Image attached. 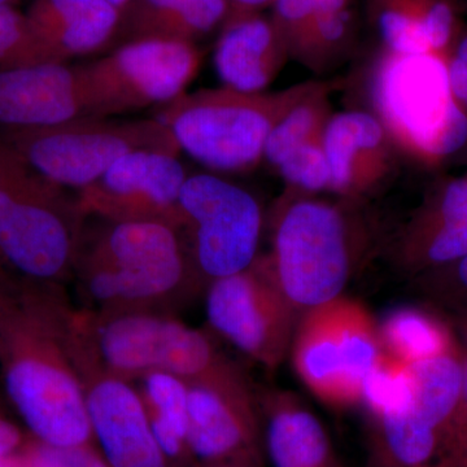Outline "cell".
Here are the masks:
<instances>
[{
    "instance_id": "cell-24",
    "label": "cell",
    "mask_w": 467,
    "mask_h": 467,
    "mask_svg": "<svg viewBox=\"0 0 467 467\" xmlns=\"http://www.w3.org/2000/svg\"><path fill=\"white\" fill-rule=\"evenodd\" d=\"M413 383L411 410L444 439L462 395V359L453 353L409 365Z\"/></svg>"
},
{
    "instance_id": "cell-29",
    "label": "cell",
    "mask_w": 467,
    "mask_h": 467,
    "mask_svg": "<svg viewBox=\"0 0 467 467\" xmlns=\"http://www.w3.org/2000/svg\"><path fill=\"white\" fill-rule=\"evenodd\" d=\"M353 5L326 9L301 33L290 57L313 69H322L339 57L352 41L355 30Z\"/></svg>"
},
{
    "instance_id": "cell-15",
    "label": "cell",
    "mask_w": 467,
    "mask_h": 467,
    "mask_svg": "<svg viewBox=\"0 0 467 467\" xmlns=\"http://www.w3.org/2000/svg\"><path fill=\"white\" fill-rule=\"evenodd\" d=\"M187 384V448L207 462L252 457L259 430V407L241 368Z\"/></svg>"
},
{
    "instance_id": "cell-11",
    "label": "cell",
    "mask_w": 467,
    "mask_h": 467,
    "mask_svg": "<svg viewBox=\"0 0 467 467\" xmlns=\"http://www.w3.org/2000/svg\"><path fill=\"white\" fill-rule=\"evenodd\" d=\"M202 54L192 43H128L76 66L85 117H113L169 103L186 92Z\"/></svg>"
},
{
    "instance_id": "cell-25",
    "label": "cell",
    "mask_w": 467,
    "mask_h": 467,
    "mask_svg": "<svg viewBox=\"0 0 467 467\" xmlns=\"http://www.w3.org/2000/svg\"><path fill=\"white\" fill-rule=\"evenodd\" d=\"M138 380L160 450L167 459H175L187 448L189 384L165 371H150Z\"/></svg>"
},
{
    "instance_id": "cell-9",
    "label": "cell",
    "mask_w": 467,
    "mask_h": 467,
    "mask_svg": "<svg viewBox=\"0 0 467 467\" xmlns=\"http://www.w3.org/2000/svg\"><path fill=\"white\" fill-rule=\"evenodd\" d=\"M382 352L376 319L342 295L301 313L288 356L319 401L346 409L359 405L362 383Z\"/></svg>"
},
{
    "instance_id": "cell-4",
    "label": "cell",
    "mask_w": 467,
    "mask_h": 467,
    "mask_svg": "<svg viewBox=\"0 0 467 467\" xmlns=\"http://www.w3.org/2000/svg\"><path fill=\"white\" fill-rule=\"evenodd\" d=\"M359 202L295 192L276 209L272 252L276 284L300 313L342 296L364 254Z\"/></svg>"
},
{
    "instance_id": "cell-43",
    "label": "cell",
    "mask_w": 467,
    "mask_h": 467,
    "mask_svg": "<svg viewBox=\"0 0 467 467\" xmlns=\"http://www.w3.org/2000/svg\"><path fill=\"white\" fill-rule=\"evenodd\" d=\"M20 0H0V7H5V5H16Z\"/></svg>"
},
{
    "instance_id": "cell-2",
    "label": "cell",
    "mask_w": 467,
    "mask_h": 467,
    "mask_svg": "<svg viewBox=\"0 0 467 467\" xmlns=\"http://www.w3.org/2000/svg\"><path fill=\"white\" fill-rule=\"evenodd\" d=\"M94 218H86L73 270L86 309L169 312L202 285L180 230Z\"/></svg>"
},
{
    "instance_id": "cell-1",
    "label": "cell",
    "mask_w": 467,
    "mask_h": 467,
    "mask_svg": "<svg viewBox=\"0 0 467 467\" xmlns=\"http://www.w3.org/2000/svg\"><path fill=\"white\" fill-rule=\"evenodd\" d=\"M63 287L11 282L0 315V370L9 401L36 441L88 444L91 427Z\"/></svg>"
},
{
    "instance_id": "cell-27",
    "label": "cell",
    "mask_w": 467,
    "mask_h": 467,
    "mask_svg": "<svg viewBox=\"0 0 467 467\" xmlns=\"http://www.w3.org/2000/svg\"><path fill=\"white\" fill-rule=\"evenodd\" d=\"M331 90L333 86L318 82L279 119L269 134L264 150V158L269 164L278 168L295 150L324 138L326 126L333 117L328 100Z\"/></svg>"
},
{
    "instance_id": "cell-46",
    "label": "cell",
    "mask_w": 467,
    "mask_h": 467,
    "mask_svg": "<svg viewBox=\"0 0 467 467\" xmlns=\"http://www.w3.org/2000/svg\"><path fill=\"white\" fill-rule=\"evenodd\" d=\"M229 467H239V466H229Z\"/></svg>"
},
{
    "instance_id": "cell-12",
    "label": "cell",
    "mask_w": 467,
    "mask_h": 467,
    "mask_svg": "<svg viewBox=\"0 0 467 467\" xmlns=\"http://www.w3.org/2000/svg\"><path fill=\"white\" fill-rule=\"evenodd\" d=\"M207 287L212 330L264 368H278L290 353L301 313L276 284L266 254Z\"/></svg>"
},
{
    "instance_id": "cell-44",
    "label": "cell",
    "mask_w": 467,
    "mask_h": 467,
    "mask_svg": "<svg viewBox=\"0 0 467 467\" xmlns=\"http://www.w3.org/2000/svg\"><path fill=\"white\" fill-rule=\"evenodd\" d=\"M0 275H5V273L3 272L2 266H0Z\"/></svg>"
},
{
    "instance_id": "cell-14",
    "label": "cell",
    "mask_w": 467,
    "mask_h": 467,
    "mask_svg": "<svg viewBox=\"0 0 467 467\" xmlns=\"http://www.w3.org/2000/svg\"><path fill=\"white\" fill-rule=\"evenodd\" d=\"M70 337L91 434L99 441L104 459L110 467H167L140 389L101 368L73 326Z\"/></svg>"
},
{
    "instance_id": "cell-42",
    "label": "cell",
    "mask_w": 467,
    "mask_h": 467,
    "mask_svg": "<svg viewBox=\"0 0 467 467\" xmlns=\"http://www.w3.org/2000/svg\"><path fill=\"white\" fill-rule=\"evenodd\" d=\"M106 2H109V5H113V7L121 9L122 7H124L126 3L129 2V0H106Z\"/></svg>"
},
{
    "instance_id": "cell-8",
    "label": "cell",
    "mask_w": 467,
    "mask_h": 467,
    "mask_svg": "<svg viewBox=\"0 0 467 467\" xmlns=\"http://www.w3.org/2000/svg\"><path fill=\"white\" fill-rule=\"evenodd\" d=\"M91 337L104 370L129 382L150 371L201 382L239 368L207 334L161 310L100 313Z\"/></svg>"
},
{
    "instance_id": "cell-3",
    "label": "cell",
    "mask_w": 467,
    "mask_h": 467,
    "mask_svg": "<svg viewBox=\"0 0 467 467\" xmlns=\"http://www.w3.org/2000/svg\"><path fill=\"white\" fill-rule=\"evenodd\" d=\"M86 218L66 187L0 142V266L11 281L63 287L73 278Z\"/></svg>"
},
{
    "instance_id": "cell-33",
    "label": "cell",
    "mask_w": 467,
    "mask_h": 467,
    "mask_svg": "<svg viewBox=\"0 0 467 467\" xmlns=\"http://www.w3.org/2000/svg\"><path fill=\"white\" fill-rule=\"evenodd\" d=\"M21 454L27 467H110L103 456L92 450L90 442L54 445L36 439Z\"/></svg>"
},
{
    "instance_id": "cell-30",
    "label": "cell",
    "mask_w": 467,
    "mask_h": 467,
    "mask_svg": "<svg viewBox=\"0 0 467 467\" xmlns=\"http://www.w3.org/2000/svg\"><path fill=\"white\" fill-rule=\"evenodd\" d=\"M359 404L376 420L410 409L413 383L409 365L382 352L362 383Z\"/></svg>"
},
{
    "instance_id": "cell-7",
    "label": "cell",
    "mask_w": 467,
    "mask_h": 467,
    "mask_svg": "<svg viewBox=\"0 0 467 467\" xmlns=\"http://www.w3.org/2000/svg\"><path fill=\"white\" fill-rule=\"evenodd\" d=\"M0 142L51 182L77 190L129 153L181 152L174 135L158 119L86 116L42 128H0Z\"/></svg>"
},
{
    "instance_id": "cell-28",
    "label": "cell",
    "mask_w": 467,
    "mask_h": 467,
    "mask_svg": "<svg viewBox=\"0 0 467 467\" xmlns=\"http://www.w3.org/2000/svg\"><path fill=\"white\" fill-rule=\"evenodd\" d=\"M379 453L400 467H434L441 454V436L411 409L376 420Z\"/></svg>"
},
{
    "instance_id": "cell-37",
    "label": "cell",
    "mask_w": 467,
    "mask_h": 467,
    "mask_svg": "<svg viewBox=\"0 0 467 467\" xmlns=\"http://www.w3.org/2000/svg\"><path fill=\"white\" fill-rule=\"evenodd\" d=\"M20 444L21 434L16 426L0 417V456L14 453Z\"/></svg>"
},
{
    "instance_id": "cell-26",
    "label": "cell",
    "mask_w": 467,
    "mask_h": 467,
    "mask_svg": "<svg viewBox=\"0 0 467 467\" xmlns=\"http://www.w3.org/2000/svg\"><path fill=\"white\" fill-rule=\"evenodd\" d=\"M378 334L383 352L404 364L451 353L445 328L429 313L414 306L389 310L378 322Z\"/></svg>"
},
{
    "instance_id": "cell-13",
    "label": "cell",
    "mask_w": 467,
    "mask_h": 467,
    "mask_svg": "<svg viewBox=\"0 0 467 467\" xmlns=\"http://www.w3.org/2000/svg\"><path fill=\"white\" fill-rule=\"evenodd\" d=\"M187 173L178 156L138 150L117 160L97 181L78 190L86 217L117 223H159L180 230V198Z\"/></svg>"
},
{
    "instance_id": "cell-40",
    "label": "cell",
    "mask_w": 467,
    "mask_h": 467,
    "mask_svg": "<svg viewBox=\"0 0 467 467\" xmlns=\"http://www.w3.org/2000/svg\"><path fill=\"white\" fill-rule=\"evenodd\" d=\"M9 284H11V281L7 276L0 275V315H2L5 303H7Z\"/></svg>"
},
{
    "instance_id": "cell-39",
    "label": "cell",
    "mask_w": 467,
    "mask_h": 467,
    "mask_svg": "<svg viewBox=\"0 0 467 467\" xmlns=\"http://www.w3.org/2000/svg\"><path fill=\"white\" fill-rule=\"evenodd\" d=\"M0 467H27L23 454L9 453L0 456Z\"/></svg>"
},
{
    "instance_id": "cell-21",
    "label": "cell",
    "mask_w": 467,
    "mask_h": 467,
    "mask_svg": "<svg viewBox=\"0 0 467 467\" xmlns=\"http://www.w3.org/2000/svg\"><path fill=\"white\" fill-rule=\"evenodd\" d=\"M288 52L270 17L261 14L229 17L221 27L214 66L223 86L263 92L281 72Z\"/></svg>"
},
{
    "instance_id": "cell-45",
    "label": "cell",
    "mask_w": 467,
    "mask_h": 467,
    "mask_svg": "<svg viewBox=\"0 0 467 467\" xmlns=\"http://www.w3.org/2000/svg\"><path fill=\"white\" fill-rule=\"evenodd\" d=\"M334 467H340L339 465H335Z\"/></svg>"
},
{
    "instance_id": "cell-47",
    "label": "cell",
    "mask_w": 467,
    "mask_h": 467,
    "mask_svg": "<svg viewBox=\"0 0 467 467\" xmlns=\"http://www.w3.org/2000/svg\"><path fill=\"white\" fill-rule=\"evenodd\" d=\"M463 2H466V3H467V0H463Z\"/></svg>"
},
{
    "instance_id": "cell-32",
    "label": "cell",
    "mask_w": 467,
    "mask_h": 467,
    "mask_svg": "<svg viewBox=\"0 0 467 467\" xmlns=\"http://www.w3.org/2000/svg\"><path fill=\"white\" fill-rule=\"evenodd\" d=\"M353 3L355 0H275L270 20L290 57L301 33L313 18L326 9L353 5Z\"/></svg>"
},
{
    "instance_id": "cell-34",
    "label": "cell",
    "mask_w": 467,
    "mask_h": 467,
    "mask_svg": "<svg viewBox=\"0 0 467 467\" xmlns=\"http://www.w3.org/2000/svg\"><path fill=\"white\" fill-rule=\"evenodd\" d=\"M29 32L26 14L15 5L0 7V69L26 66Z\"/></svg>"
},
{
    "instance_id": "cell-10",
    "label": "cell",
    "mask_w": 467,
    "mask_h": 467,
    "mask_svg": "<svg viewBox=\"0 0 467 467\" xmlns=\"http://www.w3.org/2000/svg\"><path fill=\"white\" fill-rule=\"evenodd\" d=\"M180 205L181 235L202 285L257 259L263 212L247 190L217 175H187Z\"/></svg>"
},
{
    "instance_id": "cell-18",
    "label": "cell",
    "mask_w": 467,
    "mask_h": 467,
    "mask_svg": "<svg viewBox=\"0 0 467 467\" xmlns=\"http://www.w3.org/2000/svg\"><path fill=\"white\" fill-rule=\"evenodd\" d=\"M395 263L418 272L451 265L467 254V177L442 181L396 234Z\"/></svg>"
},
{
    "instance_id": "cell-38",
    "label": "cell",
    "mask_w": 467,
    "mask_h": 467,
    "mask_svg": "<svg viewBox=\"0 0 467 467\" xmlns=\"http://www.w3.org/2000/svg\"><path fill=\"white\" fill-rule=\"evenodd\" d=\"M451 265H454V275H456L457 282L467 292V254Z\"/></svg>"
},
{
    "instance_id": "cell-5",
    "label": "cell",
    "mask_w": 467,
    "mask_h": 467,
    "mask_svg": "<svg viewBox=\"0 0 467 467\" xmlns=\"http://www.w3.org/2000/svg\"><path fill=\"white\" fill-rule=\"evenodd\" d=\"M318 82L276 92H243L223 86L183 92L164 104L156 119L181 150L216 171H242L264 158L273 128Z\"/></svg>"
},
{
    "instance_id": "cell-36",
    "label": "cell",
    "mask_w": 467,
    "mask_h": 467,
    "mask_svg": "<svg viewBox=\"0 0 467 467\" xmlns=\"http://www.w3.org/2000/svg\"><path fill=\"white\" fill-rule=\"evenodd\" d=\"M229 5V17L242 15L261 14L263 9L273 7L275 0H226ZM226 18V20H227Z\"/></svg>"
},
{
    "instance_id": "cell-16",
    "label": "cell",
    "mask_w": 467,
    "mask_h": 467,
    "mask_svg": "<svg viewBox=\"0 0 467 467\" xmlns=\"http://www.w3.org/2000/svg\"><path fill=\"white\" fill-rule=\"evenodd\" d=\"M322 144L331 171V192L364 202L395 171V143L379 119L364 110L333 115Z\"/></svg>"
},
{
    "instance_id": "cell-41",
    "label": "cell",
    "mask_w": 467,
    "mask_h": 467,
    "mask_svg": "<svg viewBox=\"0 0 467 467\" xmlns=\"http://www.w3.org/2000/svg\"><path fill=\"white\" fill-rule=\"evenodd\" d=\"M378 462L376 467H400L398 465H395V463L389 462V460L384 459L383 456H380V454H378Z\"/></svg>"
},
{
    "instance_id": "cell-17",
    "label": "cell",
    "mask_w": 467,
    "mask_h": 467,
    "mask_svg": "<svg viewBox=\"0 0 467 467\" xmlns=\"http://www.w3.org/2000/svg\"><path fill=\"white\" fill-rule=\"evenodd\" d=\"M26 16V66L67 63L70 58L109 50L119 9L106 0H33Z\"/></svg>"
},
{
    "instance_id": "cell-6",
    "label": "cell",
    "mask_w": 467,
    "mask_h": 467,
    "mask_svg": "<svg viewBox=\"0 0 467 467\" xmlns=\"http://www.w3.org/2000/svg\"><path fill=\"white\" fill-rule=\"evenodd\" d=\"M373 109L396 149L436 164L467 143V112L451 92L447 57L383 50L370 79Z\"/></svg>"
},
{
    "instance_id": "cell-23",
    "label": "cell",
    "mask_w": 467,
    "mask_h": 467,
    "mask_svg": "<svg viewBox=\"0 0 467 467\" xmlns=\"http://www.w3.org/2000/svg\"><path fill=\"white\" fill-rule=\"evenodd\" d=\"M266 445L275 467H334L333 448L318 418L284 391L264 395Z\"/></svg>"
},
{
    "instance_id": "cell-35",
    "label": "cell",
    "mask_w": 467,
    "mask_h": 467,
    "mask_svg": "<svg viewBox=\"0 0 467 467\" xmlns=\"http://www.w3.org/2000/svg\"><path fill=\"white\" fill-rule=\"evenodd\" d=\"M448 77L454 98L467 112V33L457 39L447 58Z\"/></svg>"
},
{
    "instance_id": "cell-19",
    "label": "cell",
    "mask_w": 467,
    "mask_h": 467,
    "mask_svg": "<svg viewBox=\"0 0 467 467\" xmlns=\"http://www.w3.org/2000/svg\"><path fill=\"white\" fill-rule=\"evenodd\" d=\"M85 117L77 67L41 63L0 69V128H42Z\"/></svg>"
},
{
    "instance_id": "cell-20",
    "label": "cell",
    "mask_w": 467,
    "mask_h": 467,
    "mask_svg": "<svg viewBox=\"0 0 467 467\" xmlns=\"http://www.w3.org/2000/svg\"><path fill=\"white\" fill-rule=\"evenodd\" d=\"M384 50L450 57L462 30L456 0H368Z\"/></svg>"
},
{
    "instance_id": "cell-22",
    "label": "cell",
    "mask_w": 467,
    "mask_h": 467,
    "mask_svg": "<svg viewBox=\"0 0 467 467\" xmlns=\"http://www.w3.org/2000/svg\"><path fill=\"white\" fill-rule=\"evenodd\" d=\"M226 0H129L119 9V26L107 52L143 41L196 45L223 27Z\"/></svg>"
},
{
    "instance_id": "cell-31",
    "label": "cell",
    "mask_w": 467,
    "mask_h": 467,
    "mask_svg": "<svg viewBox=\"0 0 467 467\" xmlns=\"http://www.w3.org/2000/svg\"><path fill=\"white\" fill-rule=\"evenodd\" d=\"M276 169L295 192H331V171L322 140L295 150Z\"/></svg>"
}]
</instances>
